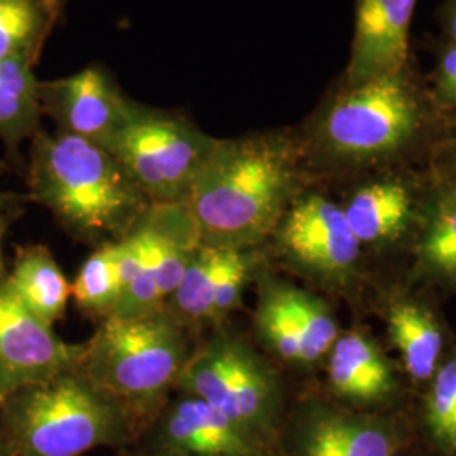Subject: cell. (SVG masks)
Masks as SVG:
<instances>
[{
  "label": "cell",
  "mask_w": 456,
  "mask_h": 456,
  "mask_svg": "<svg viewBox=\"0 0 456 456\" xmlns=\"http://www.w3.org/2000/svg\"><path fill=\"white\" fill-rule=\"evenodd\" d=\"M446 126L414 60L365 82L338 78L297 127L313 184L426 167Z\"/></svg>",
  "instance_id": "6da1fadb"
},
{
  "label": "cell",
  "mask_w": 456,
  "mask_h": 456,
  "mask_svg": "<svg viewBox=\"0 0 456 456\" xmlns=\"http://www.w3.org/2000/svg\"><path fill=\"white\" fill-rule=\"evenodd\" d=\"M311 184L296 129L254 132L215 141L184 208L201 245L264 247Z\"/></svg>",
  "instance_id": "7a4b0ae2"
},
{
  "label": "cell",
  "mask_w": 456,
  "mask_h": 456,
  "mask_svg": "<svg viewBox=\"0 0 456 456\" xmlns=\"http://www.w3.org/2000/svg\"><path fill=\"white\" fill-rule=\"evenodd\" d=\"M29 190L69 233L100 247L127 237L152 205L112 152L61 131L34 134Z\"/></svg>",
  "instance_id": "3957f363"
},
{
  "label": "cell",
  "mask_w": 456,
  "mask_h": 456,
  "mask_svg": "<svg viewBox=\"0 0 456 456\" xmlns=\"http://www.w3.org/2000/svg\"><path fill=\"white\" fill-rule=\"evenodd\" d=\"M127 408L78 367L4 399V436L16 456H80L126 435Z\"/></svg>",
  "instance_id": "277c9868"
},
{
  "label": "cell",
  "mask_w": 456,
  "mask_h": 456,
  "mask_svg": "<svg viewBox=\"0 0 456 456\" xmlns=\"http://www.w3.org/2000/svg\"><path fill=\"white\" fill-rule=\"evenodd\" d=\"M264 248L314 291L345 301L359 316L367 313L379 269L325 186L311 184L294 200Z\"/></svg>",
  "instance_id": "5b68a950"
},
{
  "label": "cell",
  "mask_w": 456,
  "mask_h": 456,
  "mask_svg": "<svg viewBox=\"0 0 456 456\" xmlns=\"http://www.w3.org/2000/svg\"><path fill=\"white\" fill-rule=\"evenodd\" d=\"M188 357L180 323L164 311L107 316L83 343L78 369L100 391L129 408L158 401L176 384Z\"/></svg>",
  "instance_id": "8992f818"
},
{
  "label": "cell",
  "mask_w": 456,
  "mask_h": 456,
  "mask_svg": "<svg viewBox=\"0 0 456 456\" xmlns=\"http://www.w3.org/2000/svg\"><path fill=\"white\" fill-rule=\"evenodd\" d=\"M176 384L274 448L284 423V380L244 337L216 333L188 357Z\"/></svg>",
  "instance_id": "52a82bcc"
},
{
  "label": "cell",
  "mask_w": 456,
  "mask_h": 456,
  "mask_svg": "<svg viewBox=\"0 0 456 456\" xmlns=\"http://www.w3.org/2000/svg\"><path fill=\"white\" fill-rule=\"evenodd\" d=\"M215 141L180 115L139 105L109 152L152 203L184 205Z\"/></svg>",
  "instance_id": "ba28073f"
},
{
  "label": "cell",
  "mask_w": 456,
  "mask_h": 456,
  "mask_svg": "<svg viewBox=\"0 0 456 456\" xmlns=\"http://www.w3.org/2000/svg\"><path fill=\"white\" fill-rule=\"evenodd\" d=\"M254 282V333L262 350L301 372L322 369L343 330L331 299L277 276L269 262Z\"/></svg>",
  "instance_id": "9c48e42d"
},
{
  "label": "cell",
  "mask_w": 456,
  "mask_h": 456,
  "mask_svg": "<svg viewBox=\"0 0 456 456\" xmlns=\"http://www.w3.org/2000/svg\"><path fill=\"white\" fill-rule=\"evenodd\" d=\"M431 184L428 167H399L340 186L343 215L377 269L406 259Z\"/></svg>",
  "instance_id": "30bf717a"
},
{
  "label": "cell",
  "mask_w": 456,
  "mask_h": 456,
  "mask_svg": "<svg viewBox=\"0 0 456 456\" xmlns=\"http://www.w3.org/2000/svg\"><path fill=\"white\" fill-rule=\"evenodd\" d=\"M436 294L412 284L391 269H379L367 313L374 311L386 331V346L397 355L412 392H421L453 348L455 338Z\"/></svg>",
  "instance_id": "8fae6325"
},
{
  "label": "cell",
  "mask_w": 456,
  "mask_h": 456,
  "mask_svg": "<svg viewBox=\"0 0 456 456\" xmlns=\"http://www.w3.org/2000/svg\"><path fill=\"white\" fill-rule=\"evenodd\" d=\"M404 431L397 414L345 408L328 397H308L284 429L286 456H397Z\"/></svg>",
  "instance_id": "7c38bea8"
},
{
  "label": "cell",
  "mask_w": 456,
  "mask_h": 456,
  "mask_svg": "<svg viewBox=\"0 0 456 456\" xmlns=\"http://www.w3.org/2000/svg\"><path fill=\"white\" fill-rule=\"evenodd\" d=\"M325 391L330 401L374 414H397L412 392L397 360L362 322L343 328L325 363Z\"/></svg>",
  "instance_id": "4fadbf2b"
},
{
  "label": "cell",
  "mask_w": 456,
  "mask_h": 456,
  "mask_svg": "<svg viewBox=\"0 0 456 456\" xmlns=\"http://www.w3.org/2000/svg\"><path fill=\"white\" fill-rule=\"evenodd\" d=\"M39 98L43 112L54 118L60 131L107 151L139 107L98 66H86L65 78L39 83Z\"/></svg>",
  "instance_id": "5bb4252c"
},
{
  "label": "cell",
  "mask_w": 456,
  "mask_h": 456,
  "mask_svg": "<svg viewBox=\"0 0 456 456\" xmlns=\"http://www.w3.org/2000/svg\"><path fill=\"white\" fill-rule=\"evenodd\" d=\"M83 345H68L0 282V403L11 394L78 367Z\"/></svg>",
  "instance_id": "9a60e30c"
},
{
  "label": "cell",
  "mask_w": 456,
  "mask_h": 456,
  "mask_svg": "<svg viewBox=\"0 0 456 456\" xmlns=\"http://www.w3.org/2000/svg\"><path fill=\"white\" fill-rule=\"evenodd\" d=\"M419 0H354V37L340 77L359 83L394 73L411 58L409 31Z\"/></svg>",
  "instance_id": "2e32d148"
},
{
  "label": "cell",
  "mask_w": 456,
  "mask_h": 456,
  "mask_svg": "<svg viewBox=\"0 0 456 456\" xmlns=\"http://www.w3.org/2000/svg\"><path fill=\"white\" fill-rule=\"evenodd\" d=\"M433 178V176H431ZM403 274L433 294H456V186L433 178Z\"/></svg>",
  "instance_id": "e0dca14e"
},
{
  "label": "cell",
  "mask_w": 456,
  "mask_h": 456,
  "mask_svg": "<svg viewBox=\"0 0 456 456\" xmlns=\"http://www.w3.org/2000/svg\"><path fill=\"white\" fill-rule=\"evenodd\" d=\"M161 440L167 453L183 456H271L273 450L212 404L190 394L166 411Z\"/></svg>",
  "instance_id": "ac0fdd59"
},
{
  "label": "cell",
  "mask_w": 456,
  "mask_h": 456,
  "mask_svg": "<svg viewBox=\"0 0 456 456\" xmlns=\"http://www.w3.org/2000/svg\"><path fill=\"white\" fill-rule=\"evenodd\" d=\"M4 284L17 301L34 316L51 326L65 314L71 284L46 247L19 250L11 274Z\"/></svg>",
  "instance_id": "d6986e66"
},
{
  "label": "cell",
  "mask_w": 456,
  "mask_h": 456,
  "mask_svg": "<svg viewBox=\"0 0 456 456\" xmlns=\"http://www.w3.org/2000/svg\"><path fill=\"white\" fill-rule=\"evenodd\" d=\"M33 65L22 58L0 61V139L12 149L36 134L43 114Z\"/></svg>",
  "instance_id": "ffe728a7"
},
{
  "label": "cell",
  "mask_w": 456,
  "mask_h": 456,
  "mask_svg": "<svg viewBox=\"0 0 456 456\" xmlns=\"http://www.w3.org/2000/svg\"><path fill=\"white\" fill-rule=\"evenodd\" d=\"M58 11L56 0H0V61L36 63Z\"/></svg>",
  "instance_id": "44dd1931"
},
{
  "label": "cell",
  "mask_w": 456,
  "mask_h": 456,
  "mask_svg": "<svg viewBox=\"0 0 456 456\" xmlns=\"http://www.w3.org/2000/svg\"><path fill=\"white\" fill-rule=\"evenodd\" d=\"M235 247L198 245L183 274L180 286L171 296L175 308L191 322H212L213 301L233 261Z\"/></svg>",
  "instance_id": "7402d4cb"
},
{
  "label": "cell",
  "mask_w": 456,
  "mask_h": 456,
  "mask_svg": "<svg viewBox=\"0 0 456 456\" xmlns=\"http://www.w3.org/2000/svg\"><path fill=\"white\" fill-rule=\"evenodd\" d=\"M421 394V421L441 455H456V343Z\"/></svg>",
  "instance_id": "603a6c76"
},
{
  "label": "cell",
  "mask_w": 456,
  "mask_h": 456,
  "mask_svg": "<svg viewBox=\"0 0 456 456\" xmlns=\"http://www.w3.org/2000/svg\"><path fill=\"white\" fill-rule=\"evenodd\" d=\"M71 294L82 310L97 313L103 318L114 313L120 296L115 244L98 247L86 259L75 284H71Z\"/></svg>",
  "instance_id": "cb8c5ba5"
},
{
  "label": "cell",
  "mask_w": 456,
  "mask_h": 456,
  "mask_svg": "<svg viewBox=\"0 0 456 456\" xmlns=\"http://www.w3.org/2000/svg\"><path fill=\"white\" fill-rule=\"evenodd\" d=\"M426 83L441 112L456 117V41L443 37L436 41L435 66Z\"/></svg>",
  "instance_id": "d4e9b609"
},
{
  "label": "cell",
  "mask_w": 456,
  "mask_h": 456,
  "mask_svg": "<svg viewBox=\"0 0 456 456\" xmlns=\"http://www.w3.org/2000/svg\"><path fill=\"white\" fill-rule=\"evenodd\" d=\"M426 167L435 180L456 186V117H446L444 131Z\"/></svg>",
  "instance_id": "484cf974"
},
{
  "label": "cell",
  "mask_w": 456,
  "mask_h": 456,
  "mask_svg": "<svg viewBox=\"0 0 456 456\" xmlns=\"http://www.w3.org/2000/svg\"><path fill=\"white\" fill-rule=\"evenodd\" d=\"M441 37L456 41V0H443L438 9Z\"/></svg>",
  "instance_id": "4316f807"
},
{
  "label": "cell",
  "mask_w": 456,
  "mask_h": 456,
  "mask_svg": "<svg viewBox=\"0 0 456 456\" xmlns=\"http://www.w3.org/2000/svg\"><path fill=\"white\" fill-rule=\"evenodd\" d=\"M4 232H5V220H4V215L0 213V244H2V237H4Z\"/></svg>",
  "instance_id": "83f0119b"
},
{
  "label": "cell",
  "mask_w": 456,
  "mask_h": 456,
  "mask_svg": "<svg viewBox=\"0 0 456 456\" xmlns=\"http://www.w3.org/2000/svg\"><path fill=\"white\" fill-rule=\"evenodd\" d=\"M5 205H7V196H4L0 193V213H2Z\"/></svg>",
  "instance_id": "f1b7e54d"
},
{
  "label": "cell",
  "mask_w": 456,
  "mask_h": 456,
  "mask_svg": "<svg viewBox=\"0 0 456 456\" xmlns=\"http://www.w3.org/2000/svg\"><path fill=\"white\" fill-rule=\"evenodd\" d=\"M164 456H183V455H175V453H166Z\"/></svg>",
  "instance_id": "f546056e"
},
{
  "label": "cell",
  "mask_w": 456,
  "mask_h": 456,
  "mask_svg": "<svg viewBox=\"0 0 456 456\" xmlns=\"http://www.w3.org/2000/svg\"><path fill=\"white\" fill-rule=\"evenodd\" d=\"M56 2H60V4H61V0H56Z\"/></svg>",
  "instance_id": "4dcf8cb0"
}]
</instances>
